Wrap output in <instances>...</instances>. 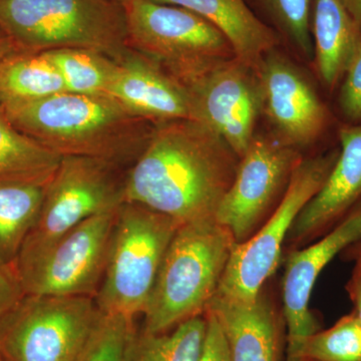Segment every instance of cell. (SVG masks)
<instances>
[{
	"instance_id": "1",
	"label": "cell",
	"mask_w": 361,
	"mask_h": 361,
	"mask_svg": "<svg viewBox=\"0 0 361 361\" xmlns=\"http://www.w3.org/2000/svg\"><path fill=\"white\" fill-rule=\"evenodd\" d=\"M239 156L198 121L156 123L146 148L128 168L125 202L180 225L215 217L236 176Z\"/></svg>"
},
{
	"instance_id": "2",
	"label": "cell",
	"mask_w": 361,
	"mask_h": 361,
	"mask_svg": "<svg viewBox=\"0 0 361 361\" xmlns=\"http://www.w3.org/2000/svg\"><path fill=\"white\" fill-rule=\"evenodd\" d=\"M4 106L11 123L61 157L103 159L125 167L146 148L155 123L104 94L63 92Z\"/></svg>"
},
{
	"instance_id": "3",
	"label": "cell",
	"mask_w": 361,
	"mask_h": 361,
	"mask_svg": "<svg viewBox=\"0 0 361 361\" xmlns=\"http://www.w3.org/2000/svg\"><path fill=\"white\" fill-rule=\"evenodd\" d=\"M236 244L215 217L180 225L161 261L142 330L161 334L205 314Z\"/></svg>"
},
{
	"instance_id": "4",
	"label": "cell",
	"mask_w": 361,
	"mask_h": 361,
	"mask_svg": "<svg viewBox=\"0 0 361 361\" xmlns=\"http://www.w3.org/2000/svg\"><path fill=\"white\" fill-rule=\"evenodd\" d=\"M0 28L20 51L78 47L118 61L130 49L123 6L111 0H0Z\"/></svg>"
},
{
	"instance_id": "5",
	"label": "cell",
	"mask_w": 361,
	"mask_h": 361,
	"mask_svg": "<svg viewBox=\"0 0 361 361\" xmlns=\"http://www.w3.org/2000/svg\"><path fill=\"white\" fill-rule=\"evenodd\" d=\"M127 45L187 89L235 56L229 40L201 16L174 4L133 0L123 4Z\"/></svg>"
},
{
	"instance_id": "6",
	"label": "cell",
	"mask_w": 361,
	"mask_h": 361,
	"mask_svg": "<svg viewBox=\"0 0 361 361\" xmlns=\"http://www.w3.org/2000/svg\"><path fill=\"white\" fill-rule=\"evenodd\" d=\"M180 224L133 202L118 207L108 262L96 302L106 314L135 322L144 314L173 237Z\"/></svg>"
},
{
	"instance_id": "7",
	"label": "cell",
	"mask_w": 361,
	"mask_h": 361,
	"mask_svg": "<svg viewBox=\"0 0 361 361\" xmlns=\"http://www.w3.org/2000/svg\"><path fill=\"white\" fill-rule=\"evenodd\" d=\"M339 156V149L303 157L282 201L253 236L236 244L215 296L250 303L281 261L292 225L306 204L322 189Z\"/></svg>"
},
{
	"instance_id": "8",
	"label": "cell",
	"mask_w": 361,
	"mask_h": 361,
	"mask_svg": "<svg viewBox=\"0 0 361 361\" xmlns=\"http://www.w3.org/2000/svg\"><path fill=\"white\" fill-rule=\"evenodd\" d=\"M101 316L92 297L25 294L0 322V357L77 361Z\"/></svg>"
},
{
	"instance_id": "9",
	"label": "cell",
	"mask_w": 361,
	"mask_h": 361,
	"mask_svg": "<svg viewBox=\"0 0 361 361\" xmlns=\"http://www.w3.org/2000/svg\"><path fill=\"white\" fill-rule=\"evenodd\" d=\"M123 168L103 159L61 157L18 259L37 255L84 221L122 205L128 170Z\"/></svg>"
},
{
	"instance_id": "10",
	"label": "cell",
	"mask_w": 361,
	"mask_h": 361,
	"mask_svg": "<svg viewBox=\"0 0 361 361\" xmlns=\"http://www.w3.org/2000/svg\"><path fill=\"white\" fill-rule=\"evenodd\" d=\"M118 209L92 216L37 255L18 259L25 293L96 298Z\"/></svg>"
},
{
	"instance_id": "11",
	"label": "cell",
	"mask_w": 361,
	"mask_h": 361,
	"mask_svg": "<svg viewBox=\"0 0 361 361\" xmlns=\"http://www.w3.org/2000/svg\"><path fill=\"white\" fill-rule=\"evenodd\" d=\"M303 157L269 133L257 132L215 214L237 244L253 236L276 210Z\"/></svg>"
},
{
	"instance_id": "12",
	"label": "cell",
	"mask_w": 361,
	"mask_h": 361,
	"mask_svg": "<svg viewBox=\"0 0 361 361\" xmlns=\"http://www.w3.org/2000/svg\"><path fill=\"white\" fill-rule=\"evenodd\" d=\"M280 47L265 54L257 73L263 118L275 139L302 152L322 139L330 114L310 78Z\"/></svg>"
},
{
	"instance_id": "13",
	"label": "cell",
	"mask_w": 361,
	"mask_h": 361,
	"mask_svg": "<svg viewBox=\"0 0 361 361\" xmlns=\"http://www.w3.org/2000/svg\"><path fill=\"white\" fill-rule=\"evenodd\" d=\"M188 90L194 120L217 133L241 158L262 118L263 92L257 71L233 58Z\"/></svg>"
},
{
	"instance_id": "14",
	"label": "cell",
	"mask_w": 361,
	"mask_h": 361,
	"mask_svg": "<svg viewBox=\"0 0 361 361\" xmlns=\"http://www.w3.org/2000/svg\"><path fill=\"white\" fill-rule=\"evenodd\" d=\"M358 242H361V201L319 239L287 252L282 280V314L287 331L285 361H302L304 344L319 330L310 304L320 273L332 259Z\"/></svg>"
},
{
	"instance_id": "15",
	"label": "cell",
	"mask_w": 361,
	"mask_h": 361,
	"mask_svg": "<svg viewBox=\"0 0 361 361\" xmlns=\"http://www.w3.org/2000/svg\"><path fill=\"white\" fill-rule=\"evenodd\" d=\"M341 149L322 189L296 218L285 247L299 249L329 232L361 201V123L339 129Z\"/></svg>"
},
{
	"instance_id": "16",
	"label": "cell",
	"mask_w": 361,
	"mask_h": 361,
	"mask_svg": "<svg viewBox=\"0 0 361 361\" xmlns=\"http://www.w3.org/2000/svg\"><path fill=\"white\" fill-rule=\"evenodd\" d=\"M109 97L149 122L194 120L190 90L146 56L129 49L118 61Z\"/></svg>"
},
{
	"instance_id": "17",
	"label": "cell",
	"mask_w": 361,
	"mask_h": 361,
	"mask_svg": "<svg viewBox=\"0 0 361 361\" xmlns=\"http://www.w3.org/2000/svg\"><path fill=\"white\" fill-rule=\"evenodd\" d=\"M207 311L224 332L231 361H281L283 314L265 287L250 303L214 296Z\"/></svg>"
},
{
	"instance_id": "18",
	"label": "cell",
	"mask_w": 361,
	"mask_h": 361,
	"mask_svg": "<svg viewBox=\"0 0 361 361\" xmlns=\"http://www.w3.org/2000/svg\"><path fill=\"white\" fill-rule=\"evenodd\" d=\"M194 11L229 40L235 56L257 71L267 52L281 47L279 35L253 13L246 0H155Z\"/></svg>"
},
{
	"instance_id": "19",
	"label": "cell",
	"mask_w": 361,
	"mask_h": 361,
	"mask_svg": "<svg viewBox=\"0 0 361 361\" xmlns=\"http://www.w3.org/2000/svg\"><path fill=\"white\" fill-rule=\"evenodd\" d=\"M311 37L316 73L334 90L360 49L361 30L342 0H312Z\"/></svg>"
},
{
	"instance_id": "20",
	"label": "cell",
	"mask_w": 361,
	"mask_h": 361,
	"mask_svg": "<svg viewBox=\"0 0 361 361\" xmlns=\"http://www.w3.org/2000/svg\"><path fill=\"white\" fill-rule=\"evenodd\" d=\"M61 159L18 130L0 104V184L47 185Z\"/></svg>"
},
{
	"instance_id": "21",
	"label": "cell",
	"mask_w": 361,
	"mask_h": 361,
	"mask_svg": "<svg viewBox=\"0 0 361 361\" xmlns=\"http://www.w3.org/2000/svg\"><path fill=\"white\" fill-rule=\"evenodd\" d=\"M66 92L44 52L14 51L0 63V104L39 101Z\"/></svg>"
},
{
	"instance_id": "22",
	"label": "cell",
	"mask_w": 361,
	"mask_h": 361,
	"mask_svg": "<svg viewBox=\"0 0 361 361\" xmlns=\"http://www.w3.org/2000/svg\"><path fill=\"white\" fill-rule=\"evenodd\" d=\"M45 185L0 184V263H14L39 218Z\"/></svg>"
},
{
	"instance_id": "23",
	"label": "cell",
	"mask_w": 361,
	"mask_h": 361,
	"mask_svg": "<svg viewBox=\"0 0 361 361\" xmlns=\"http://www.w3.org/2000/svg\"><path fill=\"white\" fill-rule=\"evenodd\" d=\"M207 330L206 313L161 334H130L126 361H198Z\"/></svg>"
},
{
	"instance_id": "24",
	"label": "cell",
	"mask_w": 361,
	"mask_h": 361,
	"mask_svg": "<svg viewBox=\"0 0 361 361\" xmlns=\"http://www.w3.org/2000/svg\"><path fill=\"white\" fill-rule=\"evenodd\" d=\"M42 52L56 66L66 92L109 96L118 73V61L103 52L78 47Z\"/></svg>"
},
{
	"instance_id": "25",
	"label": "cell",
	"mask_w": 361,
	"mask_h": 361,
	"mask_svg": "<svg viewBox=\"0 0 361 361\" xmlns=\"http://www.w3.org/2000/svg\"><path fill=\"white\" fill-rule=\"evenodd\" d=\"M253 13L305 61L314 56L311 37L312 0H246Z\"/></svg>"
},
{
	"instance_id": "26",
	"label": "cell",
	"mask_w": 361,
	"mask_h": 361,
	"mask_svg": "<svg viewBox=\"0 0 361 361\" xmlns=\"http://www.w3.org/2000/svg\"><path fill=\"white\" fill-rule=\"evenodd\" d=\"M302 361H361V323L355 311L306 341Z\"/></svg>"
},
{
	"instance_id": "27",
	"label": "cell",
	"mask_w": 361,
	"mask_h": 361,
	"mask_svg": "<svg viewBox=\"0 0 361 361\" xmlns=\"http://www.w3.org/2000/svg\"><path fill=\"white\" fill-rule=\"evenodd\" d=\"M135 323L122 315L102 312L77 361H126V350Z\"/></svg>"
},
{
	"instance_id": "28",
	"label": "cell",
	"mask_w": 361,
	"mask_h": 361,
	"mask_svg": "<svg viewBox=\"0 0 361 361\" xmlns=\"http://www.w3.org/2000/svg\"><path fill=\"white\" fill-rule=\"evenodd\" d=\"M341 92L339 108L351 125L361 123V51L353 56L345 75Z\"/></svg>"
},
{
	"instance_id": "29",
	"label": "cell",
	"mask_w": 361,
	"mask_h": 361,
	"mask_svg": "<svg viewBox=\"0 0 361 361\" xmlns=\"http://www.w3.org/2000/svg\"><path fill=\"white\" fill-rule=\"evenodd\" d=\"M207 330L198 361H231L224 332L215 316L206 311Z\"/></svg>"
},
{
	"instance_id": "30",
	"label": "cell",
	"mask_w": 361,
	"mask_h": 361,
	"mask_svg": "<svg viewBox=\"0 0 361 361\" xmlns=\"http://www.w3.org/2000/svg\"><path fill=\"white\" fill-rule=\"evenodd\" d=\"M25 294L16 262L0 263V322Z\"/></svg>"
},
{
	"instance_id": "31",
	"label": "cell",
	"mask_w": 361,
	"mask_h": 361,
	"mask_svg": "<svg viewBox=\"0 0 361 361\" xmlns=\"http://www.w3.org/2000/svg\"><path fill=\"white\" fill-rule=\"evenodd\" d=\"M349 298L355 305V313L361 323V269L353 270V274L349 278L345 286Z\"/></svg>"
},
{
	"instance_id": "32",
	"label": "cell",
	"mask_w": 361,
	"mask_h": 361,
	"mask_svg": "<svg viewBox=\"0 0 361 361\" xmlns=\"http://www.w3.org/2000/svg\"><path fill=\"white\" fill-rule=\"evenodd\" d=\"M16 51L18 49L13 44V40L9 39L8 35L0 28V63Z\"/></svg>"
},
{
	"instance_id": "33",
	"label": "cell",
	"mask_w": 361,
	"mask_h": 361,
	"mask_svg": "<svg viewBox=\"0 0 361 361\" xmlns=\"http://www.w3.org/2000/svg\"><path fill=\"white\" fill-rule=\"evenodd\" d=\"M349 13L353 16L356 25L361 30V0H342Z\"/></svg>"
},
{
	"instance_id": "34",
	"label": "cell",
	"mask_w": 361,
	"mask_h": 361,
	"mask_svg": "<svg viewBox=\"0 0 361 361\" xmlns=\"http://www.w3.org/2000/svg\"><path fill=\"white\" fill-rule=\"evenodd\" d=\"M344 253H345V257L348 260L355 261V265L353 270L361 269V242L349 247L348 249L344 251Z\"/></svg>"
},
{
	"instance_id": "35",
	"label": "cell",
	"mask_w": 361,
	"mask_h": 361,
	"mask_svg": "<svg viewBox=\"0 0 361 361\" xmlns=\"http://www.w3.org/2000/svg\"><path fill=\"white\" fill-rule=\"evenodd\" d=\"M111 1H115L116 4H120L123 6V4H127V2L133 1V0H111Z\"/></svg>"
},
{
	"instance_id": "36",
	"label": "cell",
	"mask_w": 361,
	"mask_h": 361,
	"mask_svg": "<svg viewBox=\"0 0 361 361\" xmlns=\"http://www.w3.org/2000/svg\"><path fill=\"white\" fill-rule=\"evenodd\" d=\"M360 49L361 51V39H360Z\"/></svg>"
},
{
	"instance_id": "37",
	"label": "cell",
	"mask_w": 361,
	"mask_h": 361,
	"mask_svg": "<svg viewBox=\"0 0 361 361\" xmlns=\"http://www.w3.org/2000/svg\"><path fill=\"white\" fill-rule=\"evenodd\" d=\"M0 361H2L1 357H0Z\"/></svg>"
}]
</instances>
